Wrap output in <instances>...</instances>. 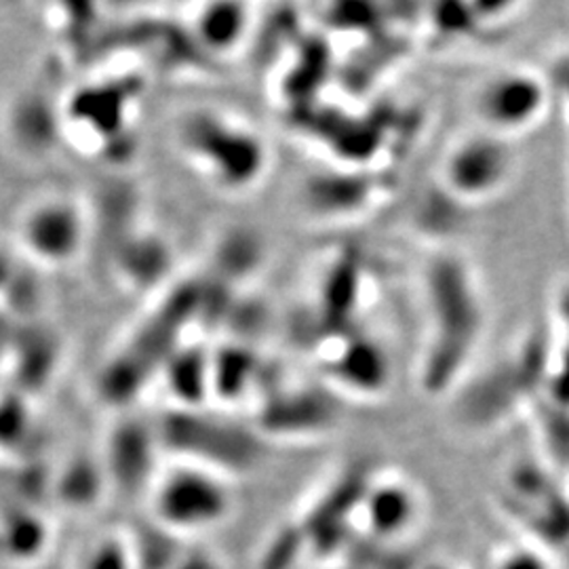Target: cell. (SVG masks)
Returning a JSON list of instances; mask_svg holds the SVG:
<instances>
[{
  "label": "cell",
  "mask_w": 569,
  "mask_h": 569,
  "mask_svg": "<svg viewBox=\"0 0 569 569\" xmlns=\"http://www.w3.org/2000/svg\"><path fill=\"white\" fill-rule=\"evenodd\" d=\"M425 308L420 387L432 397H448L467 380L488 321L481 284L462 256L441 251L428 262Z\"/></svg>",
  "instance_id": "obj_1"
},
{
  "label": "cell",
  "mask_w": 569,
  "mask_h": 569,
  "mask_svg": "<svg viewBox=\"0 0 569 569\" xmlns=\"http://www.w3.org/2000/svg\"><path fill=\"white\" fill-rule=\"evenodd\" d=\"M178 142L186 161L204 182L230 194L253 190L272 164L262 133L241 117L218 108H197L183 114Z\"/></svg>",
  "instance_id": "obj_2"
},
{
  "label": "cell",
  "mask_w": 569,
  "mask_h": 569,
  "mask_svg": "<svg viewBox=\"0 0 569 569\" xmlns=\"http://www.w3.org/2000/svg\"><path fill=\"white\" fill-rule=\"evenodd\" d=\"M152 505L164 528L199 533L218 528L232 512L234 491L224 470L186 460L159 477Z\"/></svg>",
  "instance_id": "obj_3"
},
{
  "label": "cell",
  "mask_w": 569,
  "mask_h": 569,
  "mask_svg": "<svg viewBox=\"0 0 569 569\" xmlns=\"http://www.w3.org/2000/svg\"><path fill=\"white\" fill-rule=\"evenodd\" d=\"M519 167L515 142L475 129L449 143L439 183L456 204H483L507 192Z\"/></svg>",
  "instance_id": "obj_4"
},
{
  "label": "cell",
  "mask_w": 569,
  "mask_h": 569,
  "mask_svg": "<svg viewBox=\"0 0 569 569\" xmlns=\"http://www.w3.org/2000/svg\"><path fill=\"white\" fill-rule=\"evenodd\" d=\"M550 82L526 66H510L489 74L472 93L477 129L515 142L549 114Z\"/></svg>",
  "instance_id": "obj_5"
},
{
  "label": "cell",
  "mask_w": 569,
  "mask_h": 569,
  "mask_svg": "<svg viewBox=\"0 0 569 569\" xmlns=\"http://www.w3.org/2000/svg\"><path fill=\"white\" fill-rule=\"evenodd\" d=\"M20 234L26 249L49 264L70 262L82 243L81 209L68 197H47L30 204L21 218Z\"/></svg>",
  "instance_id": "obj_6"
},
{
  "label": "cell",
  "mask_w": 569,
  "mask_h": 569,
  "mask_svg": "<svg viewBox=\"0 0 569 569\" xmlns=\"http://www.w3.org/2000/svg\"><path fill=\"white\" fill-rule=\"evenodd\" d=\"M327 369L336 390H350L373 397L385 390L388 378L387 357L373 342L352 340L327 355Z\"/></svg>",
  "instance_id": "obj_7"
},
{
  "label": "cell",
  "mask_w": 569,
  "mask_h": 569,
  "mask_svg": "<svg viewBox=\"0 0 569 569\" xmlns=\"http://www.w3.org/2000/svg\"><path fill=\"white\" fill-rule=\"evenodd\" d=\"M380 197L378 186H366L361 169H342V173L317 176L306 186V201L317 216H357Z\"/></svg>",
  "instance_id": "obj_8"
},
{
  "label": "cell",
  "mask_w": 569,
  "mask_h": 569,
  "mask_svg": "<svg viewBox=\"0 0 569 569\" xmlns=\"http://www.w3.org/2000/svg\"><path fill=\"white\" fill-rule=\"evenodd\" d=\"M197 11L190 30L204 53H218L220 58L237 53L253 28L251 7L247 4H201Z\"/></svg>",
  "instance_id": "obj_9"
},
{
  "label": "cell",
  "mask_w": 569,
  "mask_h": 569,
  "mask_svg": "<svg viewBox=\"0 0 569 569\" xmlns=\"http://www.w3.org/2000/svg\"><path fill=\"white\" fill-rule=\"evenodd\" d=\"M51 542V529L34 510L16 507L0 519V557L11 563L41 559Z\"/></svg>",
  "instance_id": "obj_10"
},
{
  "label": "cell",
  "mask_w": 569,
  "mask_h": 569,
  "mask_svg": "<svg viewBox=\"0 0 569 569\" xmlns=\"http://www.w3.org/2000/svg\"><path fill=\"white\" fill-rule=\"evenodd\" d=\"M418 512V496L403 479H385L373 483L367 496L369 526L380 533H399L411 526Z\"/></svg>",
  "instance_id": "obj_11"
},
{
  "label": "cell",
  "mask_w": 569,
  "mask_h": 569,
  "mask_svg": "<svg viewBox=\"0 0 569 569\" xmlns=\"http://www.w3.org/2000/svg\"><path fill=\"white\" fill-rule=\"evenodd\" d=\"M82 569H136V557L119 538H106L89 552Z\"/></svg>",
  "instance_id": "obj_12"
},
{
  "label": "cell",
  "mask_w": 569,
  "mask_h": 569,
  "mask_svg": "<svg viewBox=\"0 0 569 569\" xmlns=\"http://www.w3.org/2000/svg\"><path fill=\"white\" fill-rule=\"evenodd\" d=\"M498 569H549L547 563L531 550H512L505 555L498 563Z\"/></svg>",
  "instance_id": "obj_13"
}]
</instances>
